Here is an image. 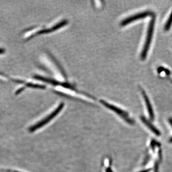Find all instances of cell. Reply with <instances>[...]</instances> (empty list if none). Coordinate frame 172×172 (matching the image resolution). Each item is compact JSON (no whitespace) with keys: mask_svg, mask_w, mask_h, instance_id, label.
<instances>
[{"mask_svg":"<svg viewBox=\"0 0 172 172\" xmlns=\"http://www.w3.org/2000/svg\"><path fill=\"white\" fill-rule=\"evenodd\" d=\"M169 122L170 123V125L172 127V118H170L169 119Z\"/></svg>","mask_w":172,"mask_h":172,"instance_id":"8fae6325","label":"cell"},{"mask_svg":"<svg viewBox=\"0 0 172 172\" xmlns=\"http://www.w3.org/2000/svg\"><path fill=\"white\" fill-rule=\"evenodd\" d=\"M101 103L103 105L107 108L109 109L113 110V112L116 113V114L122 118L127 123L130 125H133L134 124V120L129 117V114L128 113L125 112L124 110H122L121 109L118 108L114 105L109 104L108 102L105 101L101 100Z\"/></svg>","mask_w":172,"mask_h":172,"instance_id":"3957f363","label":"cell"},{"mask_svg":"<svg viewBox=\"0 0 172 172\" xmlns=\"http://www.w3.org/2000/svg\"><path fill=\"white\" fill-rule=\"evenodd\" d=\"M106 172H113L112 171V169L109 168H108L107 169H106Z\"/></svg>","mask_w":172,"mask_h":172,"instance_id":"30bf717a","label":"cell"},{"mask_svg":"<svg viewBox=\"0 0 172 172\" xmlns=\"http://www.w3.org/2000/svg\"><path fill=\"white\" fill-rule=\"evenodd\" d=\"M142 93L144 101H145V104H146L150 118L151 120H155V113H154V109H153V108H152L150 101L148 97V96L147 95V94L144 90H142Z\"/></svg>","mask_w":172,"mask_h":172,"instance_id":"5b68a950","label":"cell"},{"mask_svg":"<svg viewBox=\"0 0 172 172\" xmlns=\"http://www.w3.org/2000/svg\"><path fill=\"white\" fill-rule=\"evenodd\" d=\"M155 18L151 20V21L149 24L148 28L147 30V35H146V40L144 43L143 50L141 54V59H145L147 54L148 52L149 49L150 47L151 43L152 37H153V33H154V28H155Z\"/></svg>","mask_w":172,"mask_h":172,"instance_id":"6da1fadb","label":"cell"},{"mask_svg":"<svg viewBox=\"0 0 172 172\" xmlns=\"http://www.w3.org/2000/svg\"></svg>","mask_w":172,"mask_h":172,"instance_id":"7c38bea8","label":"cell"},{"mask_svg":"<svg viewBox=\"0 0 172 172\" xmlns=\"http://www.w3.org/2000/svg\"><path fill=\"white\" fill-rule=\"evenodd\" d=\"M141 120L143 121V123L150 130V131L154 132L156 136H161L160 132L155 127V126L151 124L150 121H149L145 117H144V116H141Z\"/></svg>","mask_w":172,"mask_h":172,"instance_id":"8992f818","label":"cell"},{"mask_svg":"<svg viewBox=\"0 0 172 172\" xmlns=\"http://www.w3.org/2000/svg\"><path fill=\"white\" fill-rule=\"evenodd\" d=\"M172 25V11L171 12V14H170V16H169V18H168V19L167 20V21L166 22V25H165V31H167L169 30L170 29V28H171V25Z\"/></svg>","mask_w":172,"mask_h":172,"instance_id":"52a82bcc","label":"cell"},{"mask_svg":"<svg viewBox=\"0 0 172 172\" xmlns=\"http://www.w3.org/2000/svg\"><path fill=\"white\" fill-rule=\"evenodd\" d=\"M158 168H159L158 162L156 161L154 166V172H158Z\"/></svg>","mask_w":172,"mask_h":172,"instance_id":"ba28073f","label":"cell"},{"mask_svg":"<svg viewBox=\"0 0 172 172\" xmlns=\"http://www.w3.org/2000/svg\"><path fill=\"white\" fill-rule=\"evenodd\" d=\"M152 15H153V13L150 11H146V12L137 13V14H134L132 16H129L127 18L125 19L123 21H121V23H120V25L121 26L128 25L129 24H131L132 22L137 21V20L145 18Z\"/></svg>","mask_w":172,"mask_h":172,"instance_id":"277c9868","label":"cell"},{"mask_svg":"<svg viewBox=\"0 0 172 172\" xmlns=\"http://www.w3.org/2000/svg\"><path fill=\"white\" fill-rule=\"evenodd\" d=\"M64 103H60L59 105L52 113H51L50 114H49L48 116H47L46 118H44L42 120H41V121L38 122V123H37L36 124L32 126L30 128V132H35L37 129H40V128L43 127L44 126L48 124L49 121L52 120L55 117H56L57 115L62 110L63 108H64Z\"/></svg>","mask_w":172,"mask_h":172,"instance_id":"7a4b0ae2","label":"cell"},{"mask_svg":"<svg viewBox=\"0 0 172 172\" xmlns=\"http://www.w3.org/2000/svg\"><path fill=\"white\" fill-rule=\"evenodd\" d=\"M151 170V169H145V170H143V171H141L140 172H150Z\"/></svg>","mask_w":172,"mask_h":172,"instance_id":"9c48e42d","label":"cell"}]
</instances>
